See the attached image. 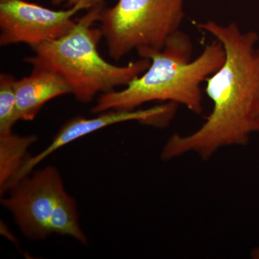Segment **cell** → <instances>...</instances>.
<instances>
[{"instance_id": "cell-1", "label": "cell", "mask_w": 259, "mask_h": 259, "mask_svg": "<svg viewBox=\"0 0 259 259\" xmlns=\"http://www.w3.org/2000/svg\"><path fill=\"white\" fill-rule=\"evenodd\" d=\"M197 26L221 42L226 59L206 80L212 112L192 134L172 135L162 149L164 161L190 153L207 160L221 148L245 146L259 116L258 33L243 32L236 23L222 25L209 20Z\"/></svg>"}, {"instance_id": "cell-2", "label": "cell", "mask_w": 259, "mask_h": 259, "mask_svg": "<svg viewBox=\"0 0 259 259\" xmlns=\"http://www.w3.org/2000/svg\"><path fill=\"white\" fill-rule=\"evenodd\" d=\"M193 46L190 37L178 30L160 51L150 53L148 69L120 91L102 94L92 113L108 110H134L152 101L180 104L195 114L202 112L201 85L221 68L226 51L218 40L192 59Z\"/></svg>"}, {"instance_id": "cell-3", "label": "cell", "mask_w": 259, "mask_h": 259, "mask_svg": "<svg viewBox=\"0 0 259 259\" xmlns=\"http://www.w3.org/2000/svg\"><path fill=\"white\" fill-rule=\"evenodd\" d=\"M104 7L102 0L78 19L67 34L32 47L35 54L25 59L33 67L45 68L61 75L71 87L76 100L83 103L93 101L97 94L127 86L151 63V59L141 58L125 66H117L102 57L98 44L103 35L101 29L93 25L98 22Z\"/></svg>"}, {"instance_id": "cell-4", "label": "cell", "mask_w": 259, "mask_h": 259, "mask_svg": "<svg viewBox=\"0 0 259 259\" xmlns=\"http://www.w3.org/2000/svg\"><path fill=\"white\" fill-rule=\"evenodd\" d=\"M185 0H118L100 12L109 56L120 60L136 51L141 58L161 51L185 18Z\"/></svg>"}, {"instance_id": "cell-5", "label": "cell", "mask_w": 259, "mask_h": 259, "mask_svg": "<svg viewBox=\"0 0 259 259\" xmlns=\"http://www.w3.org/2000/svg\"><path fill=\"white\" fill-rule=\"evenodd\" d=\"M10 191L9 197L1 199L2 204L13 214L25 236L40 240L57 233L88 243L76 202L65 190L55 167L47 166L25 177Z\"/></svg>"}, {"instance_id": "cell-6", "label": "cell", "mask_w": 259, "mask_h": 259, "mask_svg": "<svg viewBox=\"0 0 259 259\" xmlns=\"http://www.w3.org/2000/svg\"><path fill=\"white\" fill-rule=\"evenodd\" d=\"M93 6L81 3L57 11L25 0H0V45L25 44L32 48L56 40L74 28L78 12Z\"/></svg>"}, {"instance_id": "cell-7", "label": "cell", "mask_w": 259, "mask_h": 259, "mask_svg": "<svg viewBox=\"0 0 259 259\" xmlns=\"http://www.w3.org/2000/svg\"><path fill=\"white\" fill-rule=\"evenodd\" d=\"M176 105L175 102H167L163 105L144 110H108L99 113L100 115L92 118L81 116L71 118L61 127L46 149L28 158L8 185L7 192L11 190L21 180L29 176L40 162L66 145L107 126L127 121L138 120L153 125H164L175 114Z\"/></svg>"}, {"instance_id": "cell-8", "label": "cell", "mask_w": 259, "mask_h": 259, "mask_svg": "<svg viewBox=\"0 0 259 259\" xmlns=\"http://www.w3.org/2000/svg\"><path fill=\"white\" fill-rule=\"evenodd\" d=\"M18 120H34L47 102L72 94L67 81L50 69L33 67L31 74L15 83Z\"/></svg>"}, {"instance_id": "cell-9", "label": "cell", "mask_w": 259, "mask_h": 259, "mask_svg": "<svg viewBox=\"0 0 259 259\" xmlns=\"http://www.w3.org/2000/svg\"><path fill=\"white\" fill-rule=\"evenodd\" d=\"M37 138L22 136L13 132L0 134V193L7 192L8 185L21 169L28 158V148Z\"/></svg>"}, {"instance_id": "cell-10", "label": "cell", "mask_w": 259, "mask_h": 259, "mask_svg": "<svg viewBox=\"0 0 259 259\" xmlns=\"http://www.w3.org/2000/svg\"><path fill=\"white\" fill-rule=\"evenodd\" d=\"M15 81L13 75H0V134L12 132L13 125L18 121Z\"/></svg>"}, {"instance_id": "cell-11", "label": "cell", "mask_w": 259, "mask_h": 259, "mask_svg": "<svg viewBox=\"0 0 259 259\" xmlns=\"http://www.w3.org/2000/svg\"><path fill=\"white\" fill-rule=\"evenodd\" d=\"M101 1L102 0H52V3L54 5H60L63 3H66L68 8H71L81 3H88L90 4L95 5Z\"/></svg>"}, {"instance_id": "cell-12", "label": "cell", "mask_w": 259, "mask_h": 259, "mask_svg": "<svg viewBox=\"0 0 259 259\" xmlns=\"http://www.w3.org/2000/svg\"><path fill=\"white\" fill-rule=\"evenodd\" d=\"M251 257L253 258L259 259V247L252 251Z\"/></svg>"}, {"instance_id": "cell-13", "label": "cell", "mask_w": 259, "mask_h": 259, "mask_svg": "<svg viewBox=\"0 0 259 259\" xmlns=\"http://www.w3.org/2000/svg\"><path fill=\"white\" fill-rule=\"evenodd\" d=\"M258 51L259 53V49H258ZM255 132L258 133L259 134V116L258 119H257L256 123H255Z\"/></svg>"}]
</instances>
